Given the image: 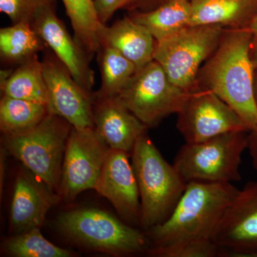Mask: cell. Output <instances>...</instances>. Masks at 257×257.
Instances as JSON below:
<instances>
[{
  "label": "cell",
  "instance_id": "cell-1",
  "mask_svg": "<svg viewBox=\"0 0 257 257\" xmlns=\"http://www.w3.org/2000/svg\"><path fill=\"white\" fill-rule=\"evenodd\" d=\"M239 189L232 183L190 182L170 216L148 230L147 254L166 257L189 243L214 241L226 209Z\"/></svg>",
  "mask_w": 257,
  "mask_h": 257
},
{
  "label": "cell",
  "instance_id": "cell-2",
  "mask_svg": "<svg viewBox=\"0 0 257 257\" xmlns=\"http://www.w3.org/2000/svg\"><path fill=\"white\" fill-rule=\"evenodd\" d=\"M252 34L248 28L225 31L219 45L201 70L198 85L219 96L249 126L257 127L253 94L255 70L251 59Z\"/></svg>",
  "mask_w": 257,
  "mask_h": 257
},
{
  "label": "cell",
  "instance_id": "cell-3",
  "mask_svg": "<svg viewBox=\"0 0 257 257\" xmlns=\"http://www.w3.org/2000/svg\"><path fill=\"white\" fill-rule=\"evenodd\" d=\"M131 155L141 203L140 224L148 231L170 216L187 183L147 133L138 139Z\"/></svg>",
  "mask_w": 257,
  "mask_h": 257
},
{
  "label": "cell",
  "instance_id": "cell-4",
  "mask_svg": "<svg viewBox=\"0 0 257 257\" xmlns=\"http://www.w3.org/2000/svg\"><path fill=\"white\" fill-rule=\"evenodd\" d=\"M72 127L63 118L50 113L30 130L3 135V147L59 195L64 152Z\"/></svg>",
  "mask_w": 257,
  "mask_h": 257
},
{
  "label": "cell",
  "instance_id": "cell-5",
  "mask_svg": "<svg viewBox=\"0 0 257 257\" xmlns=\"http://www.w3.org/2000/svg\"><path fill=\"white\" fill-rule=\"evenodd\" d=\"M57 226L72 241L116 256L138 254L150 247L147 235L101 209L65 211L57 218Z\"/></svg>",
  "mask_w": 257,
  "mask_h": 257
},
{
  "label": "cell",
  "instance_id": "cell-6",
  "mask_svg": "<svg viewBox=\"0 0 257 257\" xmlns=\"http://www.w3.org/2000/svg\"><path fill=\"white\" fill-rule=\"evenodd\" d=\"M248 132H232L198 143H186L173 165L187 183H232L241 180V156Z\"/></svg>",
  "mask_w": 257,
  "mask_h": 257
},
{
  "label": "cell",
  "instance_id": "cell-7",
  "mask_svg": "<svg viewBox=\"0 0 257 257\" xmlns=\"http://www.w3.org/2000/svg\"><path fill=\"white\" fill-rule=\"evenodd\" d=\"M221 25L188 27L157 42L154 60L162 66L172 84L187 92L199 88V67L210 57L224 33Z\"/></svg>",
  "mask_w": 257,
  "mask_h": 257
},
{
  "label": "cell",
  "instance_id": "cell-8",
  "mask_svg": "<svg viewBox=\"0 0 257 257\" xmlns=\"http://www.w3.org/2000/svg\"><path fill=\"white\" fill-rule=\"evenodd\" d=\"M190 93L172 84L162 66L153 60L136 72L116 97L149 128L178 114Z\"/></svg>",
  "mask_w": 257,
  "mask_h": 257
},
{
  "label": "cell",
  "instance_id": "cell-9",
  "mask_svg": "<svg viewBox=\"0 0 257 257\" xmlns=\"http://www.w3.org/2000/svg\"><path fill=\"white\" fill-rule=\"evenodd\" d=\"M110 147L94 127L71 128L64 152L59 196L74 200L94 189Z\"/></svg>",
  "mask_w": 257,
  "mask_h": 257
},
{
  "label": "cell",
  "instance_id": "cell-10",
  "mask_svg": "<svg viewBox=\"0 0 257 257\" xmlns=\"http://www.w3.org/2000/svg\"><path fill=\"white\" fill-rule=\"evenodd\" d=\"M177 128L186 143L206 141L232 132H249L237 113L214 92L198 88L178 113Z\"/></svg>",
  "mask_w": 257,
  "mask_h": 257
},
{
  "label": "cell",
  "instance_id": "cell-11",
  "mask_svg": "<svg viewBox=\"0 0 257 257\" xmlns=\"http://www.w3.org/2000/svg\"><path fill=\"white\" fill-rule=\"evenodd\" d=\"M47 50L42 62L50 113L63 118L73 127H94L92 96L76 82L55 54Z\"/></svg>",
  "mask_w": 257,
  "mask_h": 257
},
{
  "label": "cell",
  "instance_id": "cell-12",
  "mask_svg": "<svg viewBox=\"0 0 257 257\" xmlns=\"http://www.w3.org/2000/svg\"><path fill=\"white\" fill-rule=\"evenodd\" d=\"M222 256L257 257V181L250 182L226 209L214 236Z\"/></svg>",
  "mask_w": 257,
  "mask_h": 257
},
{
  "label": "cell",
  "instance_id": "cell-13",
  "mask_svg": "<svg viewBox=\"0 0 257 257\" xmlns=\"http://www.w3.org/2000/svg\"><path fill=\"white\" fill-rule=\"evenodd\" d=\"M31 25L76 82L93 96L94 72L89 64L92 58L75 38L69 35L64 24L57 17L55 5L42 9Z\"/></svg>",
  "mask_w": 257,
  "mask_h": 257
},
{
  "label": "cell",
  "instance_id": "cell-14",
  "mask_svg": "<svg viewBox=\"0 0 257 257\" xmlns=\"http://www.w3.org/2000/svg\"><path fill=\"white\" fill-rule=\"evenodd\" d=\"M130 153L109 149L94 190L106 198L121 219L130 224H140V191Z\"/></svg>",
  "mask_w": 257,
  "mask_h": 257
},
{
  "label": "cell",
  "instance_id": "cell-15",
  "mask_svg": "<svg viewBox=\"0 0 257 257\" xmlns=\"http://www.w3.org/2000/svg\"><path fill=\"white\" fill-rule=\"evenodd\" d=\"M60 197L23 166L15 179L10 210V229L16 234L40 227Z\"/></svg>",
  "mask_w": 257,
  "mask_h": 257
},
{
  "label": "cell",
  "instance_id": "cell-16",
  "mask_svg": "<svg viewBox=\"0 0 257 257\" xmlns=\"http://www.w3.org/2000/svg\"><path fill=\"white\" fill-rule=\"evenodd\" d=\"M94 128L108 146L131 154L140 137L148 128L116 96H92Z\"/></svg>",
  "mask_w": 257,
  "mask_h": 257
},
{
  "label": "cell",
  "instance_id": "cell-17",
  "mask_svg": "<svg viewBox=\"0 0 257 257\" xmlns=\"http://www.w3.org/2000/svg\"><path fill=\"white\" fill-rule=\"evenodd\" d=\"M101 45L119 51L135 64L137 72L154 60L157 42L145 27L130 17L115 22L110 27L103 25L99 32Z\"/></svg>",
  "mask_w": 257,
  "mask_h": 257
},
{
  "label": "cell",
  "instance_id": "cell-18",
  "mask_svg": "<svg viewBox=\"0 0 257 257\" xmlns=\"http://www.w3.org/2000/svg\"><path fill=\"white\" fill-rule=\"evenodd\" d=\"M190 27L248 28L257 15V0H190Z\"/></svg>",
  "mask_w": 257,
  "mask_h": 257
},
{
  "label": "cell",
  "instance_id": "cell-19",
  "mask_svg": "<svg viewBox=\"0 0 257 257\" xmlns=\"http://www.w3.org/2000/svg\"><path fill=\"white\" fill-rule=\"evenodd\" d=\"M191 16L190 0H167L155 9L140 12L130 18L145 27L160 42L190 27Z\"/></svg>",
  "mask_w": 257,
  "mask_h": 257
},
{
  "label": "cell",
  "instance_id": "cell-20",
  "mask_svg": "<svg viewBox=\"0 0 257 257\" xmlns=\"http://www.w3.org/2000/svg\"><path fill=\"white\" fill-rule=\"evenodd\" d=\"M3 95L49 104V94L42 61L34 56L13 70L0 85Z\"/></svg>",
  "mask_w": 257,
  "mask_h": 257
},
{
  "label": "cell",
  "instance_id": "cell-21",
  "mask_svg": "<svg viewBox=\"0 0 257 257\" xmlns=\"http://www.w3.org/2000/svg\"><path fill=\"white\" fill-rule=\"evenodd\" d=\"M46 49L31 24H13L0 30V55L8 63L22 64Z\"/></svg>",
  "mask_w": 257,
  "mask_h": 257
},
{
  "label": "cell",
  "instance_id": "cell-22",
  "mask_svg": "<svg viewBox=\"0 0 257 257\" xmlns=\"http://www.w3.org/2000/svg\"><path fill=\"white\" fill-rule=\"evenodd\" d=\"M96 54L101 84L99 90L93 93V96H116L136 74V67L119 51L107 45H101Z\"/></svg>",
  "mask_w": 257,
  "mask_h": 257
},
{
  "label": "cell",
  "instance_id": "cell-23",
  "mask_svg": "<svg viewBox=\"0 0 257 257\" xmlns=\"http://www.w3.org/2000/svg\"><path fill=\"white\" fill-rule=\"evenodd\" d=\"M74 30V37L92 58L100 48L98 18L94 0H62Z\"/></svg>",
  "mask_w": 257,
  "mask_h": 257
},
{
  "label": "cell",
  "instance_id": "cell-24",
  "mask_svg": "<svg viewBox=\"0 0 257 257\" xmlns=\"http://www.w3.org/2000/svg\"><path fill=\"white\" fill-rule=\"evenodd\" d=\"M49 114L47 104L3 95L0 100V130L3 135L22 133L36 126Z\"/></svg>",
  "mask_w": 257,
  "mask_h": 257
},
{
  "label": "cell",
  "instance_id": "cell-25",
  "mask_svg": "<svg viewBox=\"0 0 257 257\" xmlns=\"http://www.w3.org/2000/svg\"><path fill=\"white\" fill-rule=\"evenodd\" d=\"M5 252L15 257H69L73 252L45 239L40 227L16 234L5 241Z\"/></svg>",
  "mask_w": 257,
  "mask_h": 257
},
{
  "label": "cell",
  "instance_id": "cell-26",
  "mask_svg": "<svg viewBox=\"0 0 257 257\" xmlns=\"http://www.w3.org/2000/svg\"><path fill=\"white\" fill-rule=\"evenodd\" d=\"M57 0H0V12L13 24H32L44 8L55 5Z\"/></svg>",
  "mask_w": 257,
  "mask_h": 257
},
{
  "label": "cell",
  "instance_id": "cell-27",
  "mask_svg": "<svg viewBox=\"0 0 257 257\" xmlns=\"http://www.w3.org/2000/svg\"><path fill=\"white\" fill-rule=\"evenodd\" d=\"M136 0H94V7L99 21L106 25L117 10L130 7Z\"/></svg>",
  "mask_w": 257,
  "mask_h": 257
},
{
  "label": "cell",
  "instance_id": "cell-28",
  "mask_svg": "<svg viewBox=\"0 0 257 257\" xmlns=\"http://www.w3.org/2000/svg\"><path fill=\"white\" fill-rule=\"evenodd\" d=\"M247 149L252 158L253 167L257 171V127L248 132Z\"/></svg>",
  "mask_w": 257,
  "mask_h": 257
},
{
  "label": "cell",
  "instance_id": "cell-29",
  "mask_svg": "<svg viewBox=\"0 0 257 257\" xmlns=\"http://www.w3.org/2000/svg\"><path fill=\"white\" fill-rule=\"evenodd\" d=\"M6 150L2 147L0 152V193L3 194V189L4 187L5 171H6Z\"/></svg>",
  "mask_w": 257,
  "mask_h": 257
},
{
  "label": "cell",
  "instance_id": "cell-30",
  "mask_svg": "<svg viewBox=\"0 0 257 257\" xmlns=\"http://www.w3.org/2000/svg\"><path fill=\"white\" fill-rule=\"evenodd\" d=\"M157 0H136L133 7H139L142 10V12H148L156 8L155 3Z\"/></svg>",
  "mask_w": 257,
  "mask_h": 257
},
{
  "label": "cell",
  "instance_id": "cell-31",
  "mask_svg": "<svg viewBox=\"0 0 257 257\" xmlns=\"http://www.w3.org/2000/svg\"><path fill=\"white\" fill-rule=\"evenodd\" d=\"M248 30L252 34L253 40H252V45L256 44L257 42V15L253 19L251 23L248 27Z\"/></svg>",
  "mask_w": 257,
  "mask_h": 257
},
{
  "label": "cell",
  "instance_id": "cell-32",
  "mask_svg": "<svg viewBox=\"0 0 257 257\" xmlns=\"http://www.w3.org/2000/svg\"><path fill=\"white\" fill-rule=\"evenodd\" d=\"M251 59L255 72H257V42L251 46Z\"/></svg>",
  "mask_w": 257,
  "mask_h": 257
},
{
  "label": "cell",
  "instance_id": "cell-33",
  "mask_svg": "<svg viewBox=\"0 0 257 257\" xmlns=\"http://www.w3.org/2000/svg\"><path fill=\"white\" fill-rule=\"evenodd\" d=\"M253 94H254L255 102L257 106V72L254 75V84H253Z\"/></svg>",
  "mask_w": 257,
  "mask_h": 257
}]
</instances>
